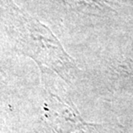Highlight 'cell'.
Wrapping results in <instances>:
<instances>
[{
    "mask_svg": "<svg viewBox=\"0 0 133 133\" xmlns=\"http://www.w3.org/2000/svg\"><path fill=\"white\" fill-rule=\"evenodd\" d=\"M132 1H133V0H132Z\"/></svg>",
    "mask_w": 133,
    "mask_h": 133,
    "instance_id": "6da1fadb",
    "label": "cell"
}]
</instances>
